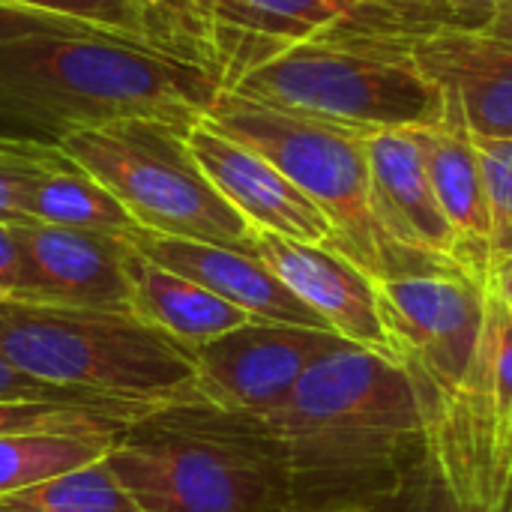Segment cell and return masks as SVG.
Returning <instances> with one entry per match:
<instances>
[{
  "label": "cell",
  "instance_id": "1",
  "mask_svg": "<svg viewBox=\"0 0 512 512\" xmlns=\"http://www.w3.org/2000/svg\"><path fill=\"white\" fill-rule=\"evenodd\" d=\"M258 420L282 453L291 504H393L429 459L408 366L351 342L321 357Z\"/></svg>",
  "mask_w": 512,
  "mask_h": 512
},
{
  "label": "cell",
  "instance_id": "2",
  "mask_svg": "<svg viewBox=\"0 0 512 512\" xmlns=\"http://www.w3.org/2000/svg\"><path fill=\"white\" fill-rule=\"evenodd\" d=\"M222 90L210 69L114 36L0 42V132L45 144L129 117L189 132Z\"/></svg>",
  "mask_w": 512,
  "mask_h": 512
},
{
  "label": "cell",
  "instance_id": "3",
  "mask_svg": "<svg viewBox=\"0 0 512 512\" xmlns=\"http://www.w3.org/2000/svg\"><path fill=\"white\" fill-rule=\"evenodd\" d=\"M105 465L141 512H288L282 453L258 417L180 402L126 426Z\"/></svg>",
  "mask_w": 512,
  "mask_h": 512
},
{
  "label": "cell",
  "instance_id": "4",
  "mask_svg": "<svg viewBox=\"0 0 512 512\" xmlns=\"http://www.w3.org/2000/svg\"><path fill=\"white\" fill-rule=\"evenodd\" d=\"M0 354L24 375L84 393L147 405L204 399L195 348L135 315L0 300Z\"/></svg>",
  "mask_w": 512,
  "mask_h": 512
},
{
  "label": "cell",
  "instance_id": "5",
  "mask_svg": "<svg viewBox=\"0 0 512 512\" xmlns=\"http://www.w3.org/2000/svg\"><path fill=\"white\" fill-rule=\"evenodd\" d=\"M204 120L261 153L306 192L333 222V249L375 279L459 267L456 261L405 249L384 234L369 198L366 132L282 111L234 90H222Z\"/></svg>",
  "mask_w": 512,
  "mask_h": 512
},
{
  "label": "cell",
  "instance_id": "6",
  "mask_svg": "<svg viewBox=\"0 0 512 512\" xmlns=\"http://www.w3.org/2000/svg\"><path fill=\"white\" fill-rule=\"evenodd\" d=\"M186 135L162 120L129 117L72 132L57 147L99 180L138 228L255 255V228L201 171Z\"/></svg>",
  "mask_w": 512,
  "mask_h": 512
},
{
  "label": "cell",
  "instance_id": "7",
  "mask_svg": "<svg viewBox=\"0 0 512 512\" xmlns=\"http://www.w3.org/2000/svg\"><path fill=\"white\" fill-rule=\"evenodd\" d=\"M234 93L357 132L429 129L447 96L411 63L306 39L243 75Z\"/></svg>",
  "mask_w": 512,
  "mask_h": 512
},
{
  "label": "cell",
  "instance_id": "8",
  "mask_svg": "<svg viewBox=\"0 0 512 512\" xmlns=\"http://www.w3.org/2000/svg\"><path fill=\"white\" fill-rule=\"evenodd\" d=\"M399 363L444 393L465 384L486 327V282L462 267L378 279Z\"/></svg>",
  "mask_w": 512,
  "mask_h": 512
},
{
  "label": "cell",
  "instance_id": "9",
  "mask_svg": "<svg viewBox=\"0 0 512 512\" xmlns=\"http://www.w3.org/2000/svg\"><path fill=\"white\" fill-rule=\"evenodd\" d=\"M342 345L345 339L324 327L252 318L195 348L198 390L216 408L264 417L321 357Z\"/></svg>",
  "mask_w": 512,
  "mask_h": 512
},
{
  "label": "cell",
  "instance_id": "10",
  "mask_svg": "<svg viewBox=\"0 0 512 512\" xmlns=\"http://www.w3.org/2000/svg\"><path fill=\"white\" fill-rule=\"evenodd\" d=\"M15 237L21 246L18 300L132 315L123 237L45 222L15 225Z\"/></svg>",
  "mask_w": 512,
  "mask_h": 512
},
{
  "label": "cell",
  "instance_id": "11",
  "mask_svg": "<svg viewBox=\"0 0 512 512\" xmlns=\"http://www.w3.org/2000/svg\"><path fill=\"white\" fill-rule=\"evenodd\" d=\"M378 57H396L456 99L477 138H512V39L486 27H438Z\"/></svg>",
  "mask_w": 512,
  "mask_h": 512
},
{
  "label": "cell",
  "instance_id": "12",
  "mask_svg": "<svg viewBox=\"0 0 512 512\" xmlns=\"http://www.w3.org/2000/svg\"><path fill=\"white\" fill-rule=\"evenodd\" d=\"M255 255L336 336L399 360L381 315L378 279L348 255L327 243H303L270 231H255Z\"/></svg>",
  "mask_w": 512,
  "mask_h": 512
},
{
  "label": "cell",
  "instance_id": "13",
  "mask_svg": "<svg viewBox=\"0 0 512 512\" xmlns=\"http://www.w3.org/2000/svg\"><path fill=\"white\" fill-rule=\"evenodd\" d=\"M186 141L210 183L255 231L333 246L336 231L327 213L261 153L219 132L207 120L195 123Z\"/></svg>",
  "mask_w": 512,
  "mask_h": 512
},
{
  "label": "cell",
  "instance_id": "14",
  "mask_svg": "<svg viewBox=\"0 0 512 512\" xmlns=\"http://www.w3.org/2000/svg\"><path fill=\"white\" fill-rule=\"evenodd\" d=\"M363 144L372 213L384 234L405 249L447 258L462 267L459 240L435 198L417 129L366 132Z\"/></svg>",
  "mask_w": 512,
  "mask_h": 512
},
{
  "label": "cell",
  "instance_id": "15",
  "mask_svg": "<svg viewBox=\"0 0 512 512\" xmlns=\"http://www.w3.org/2000/svg\"><path fill=\"white\" fill-rule=\"evenodd\" d=\"M123 240L147 261L198 282L201 288L243 309L255 321H279V324L330 330L306 303H300L273 276V270L258 255L225 249V246H210V243H195V240L162 237L144 228L126 234Z\"/></svg>",
  "mask_w": 512,
  "mask_h": 512
},
{
  "label": "cell",
  "instance_id": "16",
  "mask_svg": "<svg viewBox=\"0 0 512 512\" xmlns=\"http://www.w3.org/2000/svg\"><path fill=\"white\" fill-rule=\"evenodd\" d=\"M435 198L456 231L459 261L486 282L489 270V207L474 132L456 99L447 96V114L438 126L417 129Z\"/></svg>",
  "mask_w": 512,
  "mask_h": 512
},
{
  "label": "cell",
  "instance_id": "17",
  "mask_svg": "<svg viewBox=\"0 0 512 512\" xmlns=\"http://www.w3.org/2000/svg\"><path fill=\"white\" fill-rule=\"evenodd\" d=\"M336 18L330 0H222L210 12V33L222 87L312 39Z\"/></svg>",
  "mask_w": 512,
  "mask_h": 512
},
{
  "label": "cell",
  "instance_id": "18",
  "mask_svg": "<svg viewBox=\"0 0 512 512\" xmlns=\"http://www.w3.org/2000/svg\"><path fill=\"white\" fill-rule=\"evenodd\" d=\"M126 279L132 291V315L189 348H201L252 321L243 309L225 303L198 282L147 261L132 246L126 255Z\"/></svg>",
  "mask_w": 512,
  "mask_h": 512
},
{
  "label": "cell",
  "instance_id": "19",
  "mask_svg": "<svg viewBox=\"0 0 512 512\" xmlns=\"http://www.w3.org/2000/svg\"><path fill=\"white\" fill-rule=\"evenodd\" d=\"M24 213L30 222L102 231L114 237H126L138 231V222L129 216V210L72 159L66 165L45 171L30 186Z\"/></svg>",
  "mask_w": 512,
  "mask_h": 512
},
{
  "label": "cell",
  "instance_id": "20",
  "mask_svg": "<svg viewBox=\"0 0 512 512\" xmlns=\"http://www.w3.org/2000/svg\"><path fill=\"white\" fill-rule=\"evenodd\" d=\"M117 438L75 435H21L0 438V498L45 483L51 477L96 465Z\"/></svg>",
  "mask_w": 512,
  "mask_h": 512
},
{
  "label": "cell",
  "instance_id": "21",
  "mask_svg": "<svg viewBox=\"0 0 512 512\" xmlns=\"http://www.w3.org/2000/svg\"><path fill=\"white\" fill-rule=\"evenodd\" d=\"M3 512H141L114 471L102 462L51 477L0 498Z\"/></svg>",
  "mask_w": 512,
  "mask_h": 512
},
{
  "label": "cell",
  "instance_id": "22",
  "mask_svg": "<svg viewBox=\"0 0 512 512\" xmlns=\"http://www.w3.org/2000/svg\"><path fill=\"white\" fill-rule=\"evenodd\" d=\"M69 156L57 144L0 132V225L30 222L24 213L30 186L51 168L66 165Z\"/></svg>",
  "mask_w": 512,
  "mask_h": 512
},
{
  "label": "cell",
  "instance_id": "23",
  "mask_svg": "<svg viewBox=\"0 0 512 512\" xmlns=\"http://www.w3.org/2000/svg\"><path fill=\"white\" fill-rule=\"evenodd\" d=\"M126 423L105 414L54 405V402H0V438L21 435H75V438H117Z\"/></svg>",
  "mask_w": 512,
  "mask_h": 512
},
{
  "label": "cell",
  "instance_id": "24",
  "mask_svg": "<svg viewBox=\"0 0 512 512\" xmlns=\"http://www.w3.org/2000/svg\"><path fill=\"white\" fill-rule=\"evenodd\" d=\"M0 402L75 405V408H87V411L105 414L111 420H120L126 426L156 414L159 408H168V405H147V402H129V399H117V396H99V393H84V390H72V387H57V384H48V381L18 372L3 354H0Z\"/></svg>",
  "mask_w": 512,
  "mask_h": 512
},
{
  "label": "cell",
  "instance_id": "25",
  "mask_svg": "<svg viewBox=\"0 0 512 512\" xmlns=\"http://www.w3.org/2000/svg\"><path fill=\"white\" fill-rule=\"evenodd\" d=\"M489 207V264L512 255V138H477Z\"/></svg>",
  "mask_w": 512,
  "mask_h": 512
},
{
  "label": "cell",
  "instance_id": "26",
  "mask_svg": "<svg viewBox=\"0 0 512 512\" xmlns=\"http://www.w3.org/2000/svg\"><path fill=\"white\" fill-rule=\"evenodd\" d=\"M0 3L27 6V9L51 12V15H60V18L84 21V24L108 33V36L129 39V42H138L144 48L159 51L153 36H150V27H147L144 15L135 9L132 0H0Z\"/></svg>",
  "mask_w": 512,
  "mask_h": 512
},
{
  "label": "cell",
  "instance_id": "27",
  "mask_svg": "<svg viewBox=\"0 0 512 512\" xmlns=\"http://www.w3.org/2000/svg\"><path fill=\"white\" fill-rule=\"evenodd\" d=\"M39 33H66V36H108L84 21L60 18L51 12L27 9V6H12L0 3V42L9 39H24V36H39ZM117 39V36H114ZM129 42V39H126Z\"/></svg>",
  "mask_w": 512,
  "mask_h": 512
},
{
  "label": "cell",
  "instance_id": "28",
  "mask_svg": "<svg viewBox=\"0 0 512 512\" xmlns=\"http://www.w3.org/2000/svg\"><path fill=\"white\" fill-rule=\"evenodd\" d=\"M393 507L399 512H459V507L444 492V486H441V480H438V474H435V468H432L429 459L408 480V486L393 501Z\"/></svg>",
  "mask_w": 512,
  "mask_h": 512
},
{
  "label": "cell",
  "instance_id": "29",
  "mask_svg": "<svg viewBox=\"0 0 512 512\" xmlns=\"http://www.w3.org/2000/svg\"><path fill=\"white\" fill-rule=\"evenodd\" d=\"M21 294V246L15 225H0V300H18Z\"/></svg>",
  "mask_w": 512,
  "mask_h": 512
},
{
  "label": "cell",
  "instance_id": "30",
  "mask_svg": "<svg viewBox=\"0 0 512 512\" xmlns=\"http://www.w3.org/2000/svg\"><path fill=\"white\" fill-rule=\"evenodd\" d=\"M486 291L512 315V255L498 258L486 270Z\"/></svg>",
  "mask_w": 512,
  "mask_h": 512
},
{
  "label": "cell",
  "instance_id": "31",
  "mask_svg": "<svg viewBox=\"0 0 512 512\" xmlns=\"http://www.w3.org/2000/svg\"><path fill=\"white\" fill-rule=\"evenodd\" d=\"M288 512H399L381 501H321V504H291Z\"/></svg>",
  "mask_w": 512,
  "mask_h": 512
},
{
  "label": "cell",
  "instance_id": "32",
  "mask_svg": "<svg viewBox=\"0 0 512 512\" xmlns=\"http://www.w3.org/2000/svg\"><path fill=\"white\" fill-rule=\"evenodd\" d=\"M504 0H453V6L456 9H462L465 15H471L474 21H480L483 27L489 24V18H492V12L501 6Z\"/></svg>",
  "mask_w": 512,
  "mask_h": 512
},
{
  "label": "cell",
  "instance_id": "33",
  "mask_svg": "<svg viewBox=\"0 0 512 512\" xmlns=\"http://www.w3.org/2000/svg\"><path fill=\"white\" fill-rule=\"evenodd\" d=\"M486 30L495 33V36H507V39H512V0H504V3L492 12Z\"/></svg>",
  "mask_w": 512,
  "mask_h": 512
},
{
  "label": "cell",
  "instance_id": "34",
  "mask_svg": "<svg viewBox=\"0 0 512 512\" xmlns=\"http://www.w3.org/2000/svg\"><path fill=\"white\" fill-rule=\"evenodd\" d=\"M363 3H453V0H330L336 15L354 9V6H363Z\"/></svg>",
  "mask_w": 512,
  "mask_h": 512
},
{
  "label": "cell",
  "instance_id": "35",
  "mask_svg": "<svg viewBox=\"0 0 512 512\" xmlns=\"http://www.w3.org/2000/svg\"><path fill=\"white\" fill-rule=\"evenodd\" d=\"M195 3L201 6V12H204V15H207V21H210V12H213L222 0H195Z\"/></svg>",
  "mask_w": 512,
  "mask_h": 512
},
{
  "label": "cell",
  "instance_id": "36",
  "mask_svg": "<svg viewBox=\"0 0 512 512\" xmlns=\"http://www.w3.org/2000/svg\"><path fill=\"white\" fill-rule=\"evenodd\" d=\"M0 512H3V510H0Z\"/></svg>",
  "mask_w": 512,
  "mask_h": 512
}]
</instances>
